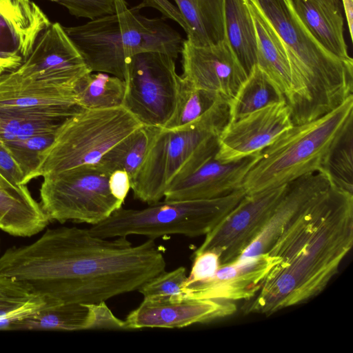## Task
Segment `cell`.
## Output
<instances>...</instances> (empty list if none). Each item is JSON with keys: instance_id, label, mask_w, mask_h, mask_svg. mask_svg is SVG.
I'll return each instance as SVG.
<instances>
[{"instance_id": "1", "label": "cell", "mask_w": 353, "mask_h": 353, "mask_svg": "<svg viewBox=\"0 0 353 353\" xmlns=\"http://www.w3.org/2000/svg\"><path fill=\"white\" fill-rule=\"evenodd\" d=\"M165 268L154 239L134 245L124 236L102 238L77 227L48 229L0 257L1 273L24 283L48 304L105 302L138 290Z\"/></svg>"}, {"instance_id": "2", "label": "cell", "mask_w": 353, "mask_h": 353, "mask_svg": "<svg viewBox=\"0 0 353 353\" xmlns=\"http://www.w3.org/2000/svg\"><path fill=\"white\" fill-rule=\"evenodd\" d=\"M353 244V194L330 187L282 232L268 253L276 263L245 314L271 315L321 294Z\"/></svg>"}, {"instance_id": "3", "label": "cell", "mask_w": 353, "mask_h": 353, "mask_svg": "<svg viewBox=\"0 0 353 353\" xmlns=\"http://www.w3.org/2000/svg\"><path fill=\"white\" fill-rule=\"evenodd\" d=\"M252 1L289 52L293 79L286 103L293 125L316 119L353 95V61L324 49L302 23L290 0Z\"/></svg>"}, {"instance_id": "4", "label": "cell", "mask_w": 353, "mask_h": 353, "mask_svg": "<svg viewBox=\"0 0 353 353\" xmlns=\"http://www.w3.org/2000/svg\"><path fill=\"white\" fill-rule=\"evenodd\" d=\"M64 28L90 72L125 80L132 58L144 52H160L176 59L183 40L162 18H148L115 0L114 12L85 24Z\"/></svg>"}, {"instance_id": "5", "label": "cell", "mask_w": 353, "mask_h": 353, "mask_svg": "<svg viewBox=\"0 0 353 353\" xmlns=\"http://www.w3.org/2000/svg\"><path fill=\"white\" fill-rule=\"evenodd\" d=\"M352 122L353 95L316 119L293 125L259 152L241 188L251 194L322 171L332 149Z\"/></svg>"}, {"instance_id": "6", "label": "cell", "mask_w": 353, "mask_h": 353, "mask_svg": "<svg viewBox=\"0 0 353 353\" xmlns=\"http://www.w3.org/2000/svg\"><path fill=\"white\" fill-rule=\"evenodd\" d=\"M230 121L228 101L219 99L200 119L174 130L161 128L135 176L134 198L148 205L160 201L168 187L216 155L219 136Z\"/></svg>"}, {"instance_id": "7", "label": "cell", "mask_w": 353, "mask_h": 353, "mask_svg": "<svg viewBox=\"0 0 353 353\" xmlns=\"http://www.w3.org/2000/svg\"><path fill=\"white\" fill-rule=\"evenodd\" d=\"M245 194L240 188L210 199L164 200L140 210L121 207L89 230L93 235L102 238L137 234L154 240L170 234L205 236Z\"/></svg>"}, {"instance_id": "8", "label": "cell", "mask_w": 353, "mask_h": 353, "mask_svg": "<svg viewBox=\"0 0 353 353\" xmlns=\"http://www.w3.org/2000/svg\"><path fill=\"white\" fill-rule=\"evenodd\" d=\"M142 125L123 106L83 109L60 127L34 179L97 164L110 148Z\"/></svg>"}, {"instance_id": "9", "label": "cell", "mask_w": 353, "mask_h": 353, "mask_svg": "<svg viewBox=\"0 0 353 353\" xmlns=\"http://www.w3.org/2000/svg\"><path fill=\"white\" fill-rule=\"evenodd\" d=\"M110 175L97 163L46 175L40 205L50 221L97 224L123 203L110 192Z\"/></svg>"}, {"instance_id": "10", "label": "cell", "mask_w": 353, "mask_h": 353, "mask_svg": "<svg viewBox=\"0 0 353 353\" xmlns=\"http://www.w3.org/2000/svg\"><path fill=\"white\" fill-rule=\"evenodd\" d=\"M125 81L122 106L143 125L164 128L174 112L182 81L175 59L160 52L137 54Z\"/></svg>"}, {"instance_id": "11", "label": "cell", "mask_w": 353, "mask_h": 353, "mask_svg": "<svg viewBox=\"0 0 353 353\" xmlns=\"http://www.w3.org/2000/svg\"><path fill=\"white\" fill-rule=\"evenodd\" d=\"M286 184L245 194L205 235L194 254L213 250L219 254L221 265L239 259L263 230Z\"/></svg>"}, {"instance_id": "12", "label": "cell", "mask_w": 353, "mask_h": 353, "mask_svg": "<svg viewBox=\"0 0 353 353\" xmlns=\"http://www.w3.org/2000/svg\"><path fill=\"white\" fill-rule=\"evenodd\" d=\"M14 72L30 80L73 88L90 72L64 28L56 22L42 34L31 54Z\"/></svg>"}, {"instance_id": "13", "label": "cell", "mask_w": 353, "mask_h": 353, "mask_svg": "<svg viewBox=\"0 0 353 353\" xmlns=\"http://www.w3.org/2000/svg\"><path fill=\"white\" fill-rule=\"evenodd\" d=\"M181 77L194 87L214 92L230 101L248 74L225 39L210 46L183 40Z\"/></svg>"}, {"instance_id": "14", "label": "cell", "mask_w": 353, "mask_h": 353, "mask_svg": "<svg viewBox=\"0 0 353 353\" xmlns=\"http://www.w3.org/2000/svg\"><path fill=\"white\" fill-rule=\"evenodd\" d=\"M293 125L285 100L229 122L219 136L215 159L238 161L259 153L285 130Z\"/></svg>"}, {"instance_id": "15", "label": "cell", "mask_w": 353, "mask_h": 353, "mask_svg": "<svg viewBox=\"0 0 353 353\" xmlns=\"http://www.w3.org/2000/svg\"><path fill=\"white\" fill-rule=\"evenodd\" d=\"M51 23L31 0H0V79L24 63Z\"/></svg>"}, {"instance_id": "16", "label": "cell", "mask_w": 353, "mask_h": 353, "mask_svg": "<svg viewBox=\"0 0 353 353\" xmlns=\"http://www.w3.org/2000/svg\"><path fill=\"white\" fill-rule=\"evenodd\" d=\"M276 263L266 252L221 265L212 277L183 287L182 299L250 300Z\"/></svg>"}, {"instance_id": "17", "label": "cell", "mask_w": 353, "mask_h": 353, "mask_svg": "<svg viewBox=\"0 0 353 353\" xmlns=\"http://www.w3.org/2000/svg\"><path fill=\"white\" fill-rule=\"evenodd\" d=\"M231 301L208 299H145L126 317L129 330L145 327L181 328L222 319L233 314Z\"/></svg>"}, {"instance_id": "18", "label": "cell", "mask_w": 353, "mask_h": 353, "mask_svg": "<svg viewBox=\"0 0 353 353\" xmlns=\"http://www.w3.org/2000/svg\"><path fill=\"white\" fill-rule=\"evenodd\" d=\"M259 154L232 162L220 161L215 156L211 157L188 175L173 182L165 191L164 200L210 199L242 188L243 179Z\"/></svg>"}, {"instance_id": "19", "label": "cell", "mask_w": 353, "mask_h": 353, "mask_svg": "<svg viewBox=\"0 0 353 353\" xmlns=\"http://www.w3.org/2000/svg\"><path fill=\"white\" fill-rule=\"evenodd\" d=\"M331 184L321 171L306 174L286 184L263 230L239 258L268 252L283 230Z\"/></svg>"}, {"instance_id": "20", "label": "cell", "mask_w": 353, "mask_h": 353, "mask_svg": "<svg viewBox=\"0 0 353 353\" xmlns=\"http://www.w3.org/2000/svg\"><path fill=\"white\" fill-rule=\"evenodd\" d=\"M79 106L73 88L57 86L19 77L14 72L0 79V108L39 110Z\"/></svg>"}, {"instance_id": "21", "label": "cell", "mask_w": 353, "mask_h": 353, "mask_svg": "<svg viewBox=\"0 0 353 353\" xmlns=\"http://www.w3.org/2000/svg\"><path fill=\"white\" fill-rule=\"evenodd\" d=\"M298 17L314 39L336 57L353 61L344 39L339 0H290Z\"/></svg>"}, {"instance_id": "22", "label": "cell", "mask_w": 353, "mask_h": 353, "mask_svg": "<svg viewBox=\"0 0 353 353\" xmlns=\"http://www.w3.org/2000/svg\"><path fill=\"white\" fill-rule=\"evenodd\" d=\"M50 219L26 185H17L0 171V230L15 236L41 232Z\"/></svg>"}, {"instance_id": "23", "label": "cell", "mask_w": 353, "mask_h": 353, "mask_svg": "<svg viewBox=\"0 0 353 353\" xmlns=\"http://www.w3.org/2000/svg\"><path fill=\"white\" fill-rule=\"evenodd\" d=\"M256 29V65L276 85L287 102L292 91L293 71L283 41L252 0H246Z\"/></svg>"}, {"instance_id": "24", "label": "cell", "mask_w": 353, "mask_h": 353, "mask_svg": "<svg viewBox=\"0 0 353 353\" xmlns=\"http://www.w3.org/2000/svg\"><path fill=\"white\" fill-rule=\"evenodd\" d=\"M174 1L186 24L188 42L210 46L225 39L224 0Z\"/></svg>"}, {"instance_id": "25", "label": "cell", "mask_w": 353, "mask_h": 353, "mask_svg": "<svg viewBox=\"0 0 353 353\" xmlns=\"http://www.w3.org/2000/svg\"><path fill=\"white\" fill-rule=\"evenodd\" d=\"M225 39L248 75L256 65L254 22L246 0L223 1Z\"/></svg>"}, {"instance_id": "26", "label": "cell", "mask_w": 353, "mask_h": 353, "mask_svg": "<svg viewBox=\"0 0 353 353\" xmlns=\"http://www.w3.org/2000/svg\"><path fill=\"white\" fill-rule=\"evenodd\" d=\"M73 116L63 110H15L0 108V140L28 139L35 134L57 132Z\"/></svg>"}, {"instance_id": "27", "label": "cell", "mask_w": 353, "mask_h": 353, "mask_svg": "<svg viewBox=\"0 0 353 353\" xmlns=\"http://www.w3.org/2000/svg\"><path fill=\"white\" fill-rule=\"evenodd\" d=\"M160 129L142 125L110 148L98 165L109 174L116 170H123L131 180L142 165Z\"/></svg>"}, {"instance_id": "28", "label": "cell", "mask_w": 353, "mask_h": 353, "mask_svg": "<svg viewBox=\"0 0 353 353\" xmlns=\"http://www.w3.org/2000/svg\"><path fill=\"white\" fill-rule=\"evenodd\" d=\"M283 100L285 99L276 85L256 65L234 96L228 101L229 122Z\"/></svg>"}, {"instance_id": "29", "label": "cell", "mask_w": 353, "mask_h": 353, "mask_svg": "<svg viewBox=\"0 0 353 353\" xmlns=\"http://www.w3.org/2000/svg\"><path fill=\"white\" fill-rule=\"evenodd\" d=\"M126 84L115 76L90 72L73 87L77 104L83 109H103L122 106Z\"/></svg>"}, {"instance_id": "30", "label": "cell", "mask_w": 353, "mask_h": 353, "mask_svg": "<svg viewBox=\"0 0 353 353\" xmlns=\"http://www.w3.org/2000/svg\"><path fill=\"white\" fill-rule=\"evenodd\" d=\"M88 308L84 304L52 303L14 321L10 330H84Z\"/></svg>"}, {"instance_id": "31", "label": "cell", "mask_w": 353, "mask_h": 353, "mask_svg": "<svg viewBox=\"0 0 353 353\" xmlns=\"http://www.w3.org/2000/svg\"><path fill=\"white\" fill-rule=\"evenodd\" d=\"M46 305V300L26 284L0 272V330H10L14 321Z\"/></svg>"}, {"instance_id": "32", "label": "cell", "mask_w": 353, "mask_h": 353, "mask_svg": "<svg viewBox=\"0 0 353 353\" xmlns=\"http://www.w3.org/2000/svg\"><path fill=\"white\" fill-rule=\"evenodd\" d=\"M221 98L223 97L194 87L182 77L174 112L162 129L174 130L188 126L200 119Z\"/></svg>"}, {"instance_id": "33", "label": "cell", "mask_w": 353, "mask_h": 353, "mask_svg": "<svg viewBox=\"0 0 353 353\" xmlns=\"http://www.w3.org/2000/svg\"><path fill=\"white\" fill-rule=\"evenodd\" d=\"M331 185L353 194V122L332 149L322 170Z\"/></svg>"}, {"instance_id": "34", "label": "cell", "mask_w": 353, "mask_h": 353, "mask_svg": "<svg viewBox=\"0 0 353 353\" xmlns=\"http://www.w3.org/2000/svg\"><path fill=\"white\" fill-rule=\"evenodd\" d=\"M57 132L38 134L23 140L3 142L23 172L24 185L34 179L43 156L54 142Z\"/></svg>"}, {"instance_id": "35", "label": "cell", "mask_w": 353, "mask_h": 353, "mask_svg": "<svg viewBox=\"0 0 353 353\" xmlns=\"http://www.w3.org/2000/svg\"><path fill=\"white\" fill-rule=\"evenodd\" d=\"M187 276L186 268L183 266L170 272L164 270L149 279L138 291L145 299L181 300Z\"/></svg>"}, {"instance_id": "36", "label": "cell", "mask_w": 353, "mask_h": 353, "mask_svg": "<svg viewBox=\"0 0 353 353\" xmlns=\"http://www.w3.org/2000/svg\"><path fill=\"white\" fill-rule=\"evenodd\" d=\"M66 8L76 17L90 20L114 12L115 0H50Z\"/></svg>"}, {"instance_id": "37", "label": "cell", "mask_w": 353, "mask_h": 353, "mask_svg": "<svg viewBox=\"0 0 353 353\" xmlns=\"http://www.w3.org/2000/svg\"><path fill=\"white\" fill-rule=\"evenodd\" d=\"M84 305L88 308L85 330H129L125 321L114 316L105 301Z\"/></svg>"}, {"instance_id": "38", "label": "cell", "mask_w": 353, "mask_h": 353, "mask_svg": "<svg viewBox=\"0 0 353 353\" xmlns=\"http://www.w3.org/2000/svg\"><path fill=\"white\" fill-rule=\"evenodd\" d=\"M221 265L219 254L213 250H205L194 254L192 269L183 288L212 277Z\"/></svg>"}, {"instance_id": "39", "label": "cell", "mask_w": 353, "mask_h": 353, "mask_svg": "<svg viewBox=\"0 0 353 353\" xmlns=\"http://www.w3.org/2000/svg\"><path fill=\"white\" fill-rule=\"evenodd\" d=\"M0 171L12 183L23 184V172L5 143L0 140Z\"/></svg>"}, {"instance_id": "40", "label": "cell", "mask_w": 353, "mask_h": 353, "mask_svg": "<svg viewBox=\"0 0 353 353\" xmlns=\"http://www.w3.org/2000/svg\"><path fill=\"white\" fill-rule=\"evenodd\" d=\"M153 8L159 11L163 17L169 19L177 23L185 32L187 31V26L179 10L168 0H143V1L132 8L139 10L143 8Z\"/></svg>"}, {"instance_id": "41", "label": "cell", "mask_w": 353, "mask_h": 353, "mask_svg": "<svg viewBox=\"0 0 353 353\" xmlns=\"http://www.w3.org/2000/svg\"><path fill=\"white\" fill-rule=\"evenodd\" d=\"M109 186L112 194L123 203L131 189L130 178L128 174L123 170L114 171L110 175Z\"/></svg>"}, {"instance_id": "42", "label": "cell", "mask_w": 353, "mask_h": 353, "mask_svg": "<svg viewBox=\"0 0 353 353\" xmlns=\"http://www.w3.org/2000/svg\"><path fill=\"white\" fill-rule=\"evenodd\" d=\"M344 12L351 39H353V3L352 0H342Z\"/></svg>"}]
</instances>
